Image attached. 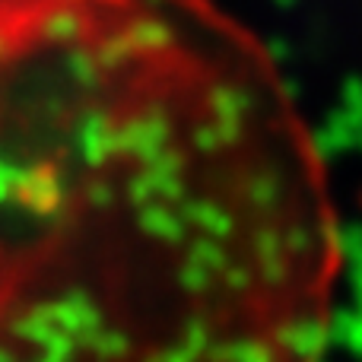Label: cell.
I'll use <instances>...</instances> for the list:
<instances>
[{
	"label": "cell",
	"instance_id": "cell-1",
	"mask_svg": "<svg viewBox=\"0 0 362 362\" xmlns=\"http://www.w3.org/2000/svg\"><path fill=\"white\" fill-rule=\"evenodd\" d=\"M331 169L216 0H0V362H327Z\"/></svg>",
	"mask_w": 362,
	"mask_h": 362
}]
</instances>
